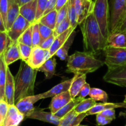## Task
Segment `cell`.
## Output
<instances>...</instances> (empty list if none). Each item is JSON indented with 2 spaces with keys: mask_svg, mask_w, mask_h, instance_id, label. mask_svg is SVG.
Instances as JSON below:
<instances>
[{
  "mask_svg": "<svg viewBox=\"0 0 126 126\" xmlns=\"http://www.w3.org/2000/svg\"><path fill=\"white\" fill-rule=\"evenodd\" d=\"M79 25L82 34L84 52L90 53L95 56L104 52L107 46L106 38L103 35L93 13Z\"/></svg>",
  "mask_w": 126,
  "mask_h": 126,
  "instance_id": "1",
  "label": "cell"
},
{
  "mask_svg": "<svg viewBox=\"0 0 126 126\" xmlns=\"http://www.w3.org/2000/svg\"><path fill=\"white\" fill-rule=\"evenodd\" d=\"M38 70L33 69L25 62L22 61L17 75L14 77V102L34 95V87Z\"/></svg>",
  "mask_w": 126,
  "mask_h": 126,
  "instance_id": "2",
  "label": "cell"
},
{
  "mask_svg": "<svg viewBox=\"0 0 126 126\" xmlns=\"http://www.w3.org/2000/svg\"><path fill=\"white\" fill-rule=\"evenodd\" d=\"M105 64L95 55L86 52H75L68 56L67 73L75 74H86L93 73Z\"/></svg>",
  "mask_w": 126,
  "mask_h": 126,
  "instance_id": "3",
  "label": "cell"
},
{
  "mask_svg": "<svg viewBox=\"0 0 126 126\" xmlns=\"http://www.w3.org/2000/svg\"><path fill=\"white\" fill-rule=\"evenodd\" d=\"M93 14L98 22L103 35L107 39L110 34V13L108 0H95Z\"/></svg>",
  "mask_w": 126,
  "mask_h": 126,
  "instance_id": "4",
  "label": "cell"
},
{
  "mask_svg": "<svg viewBox=\"0 0 126 126\" xmlns=\"http://www.w3.org/2000/svg\"><path fill=\"white\" fill-rule=\"evenodd\" d=\"M109 13L110 33H114L126 16V0H111Z\"/></svg>",
  "mask_w": 126,
  "mask_h": 126,
  "instance_id": "5",
  "label": "cell"
},
{
  "mask_svg": "<svg viewBox=\"0 0 126 126\" xmlns=\"http://www.w3.org/2000/svg\"><path fill=\"white\" fill-rule=\"evenodd\" d=\"M105 65L107 70L113 69L126 63V47L106 46L104 50Z\"/></svg>",
  "mask_w": 126,
  "mask_h": 126,
  "instance_id": "6",
  "label": "cell"
},
{
  "mask_svg": "<svg viewBox=\"0 0 126 126\" xmlns=\"http://www.w3.org/2000/svg\"><path fill=\"white\" fill-rule=\"evenodd\" d=\"M104 81L112 84L126 87V63L113 69H109L103 76Z\"/></svg>",
  "mask_w": 126,
  "mask_h": 126,
  "instance_id": "7",
  "label": "cell"
},
{
  "mask_svg": "<svg viewBox=\"0 0 126 126\" xmlns=\"http://www.w3.org/2000/svg\"><path fill=\"white\" fill-rule=\"evenodd\" d=\"M49 58L51 57L49 50H46L37 46L32 47L27 64L32 68L38 70Z\"/></svg>",
  "mask_w": 126,
  "mask_h": 126,
  "instance_id": "8",
  "label": "cell"
},
{
  "mask_svg": "<svg viewBox=\"0 0 126 126\" xmlns=\"http://www.w3.org/2000/svg\"><path fill=\"white\" fill-rule=\"evenodd\" d=\"M32 24L21 15H19L9 29L7 31L10 41H17L20 36Z\"/></svg>",
  "mask_w": 126,
  "mask_h": 126,
  "instance_id": "9",
  "label": "cell"
},
{
  "mask_svg": "<svg viewBox=\"0 0 126 126\" xmlns=\"http://www.w3.org/2000/svg\"><path fill=\"white\" fill-rule=\"evenodd\" d=\"M78 25H80L93 13L94 1L93 0H75Z\"/></svg>",
  "mask_w": 126,
  "mask_h": 126,
  "instance_id": "10",
  "label": "cell"
},
{
  "mask_svg": "<svg viewBox=\"0 0 126 126\" xmlns=\"http://www.w3.org/2000/svg\"><path fill=\"white\" fill-rule=\"evenodd\" d=\"M42 99H43L42 94L33 95L19 100L17 103H15V105L20 111V112L24 115L25 118L34 110L35 103Z\"/></svg>",
  "mask_w": 126,
  "mask_h": 126,
  "instance_id": "11",
  "label": "cell"
},
{
  "mask_svg": "<svg viewBox=\"0 0 126 126\" xmlns=\"http://www.w3.org/2000/svg\"><path fill=\"white\" fill-rule=\"evenodd\" d=\"M24 119V115L20 112L16 106L11 105L9 106L8 111L1 126H19Z\"/></svg>",
  "mask_w": 126,
  "mask_h": 126,
  "instance_id": "12",
  "label": "cell"
},
{
  "mask_svg": "<svg viewBox=\"0 0 126 126\" xmlns=\"http://www.w3.org/2000/svg\"><path fill=\"white\" fill-rule=\"evenodd\" d=\"M26 118L37 119L45 123H50L55 126H58L60 119L57 118L54 114L51 112H46L43 110L35 108Z\"/></svg>",
  "mask_w": 126,
  "mask_h": 126,
  "instance_id": "13",
  "label": "cell"
},
{
  "mask_svg": "<svg viewBox=\"0 0 126 126\" xmlns=\"http://www.w3.org/2000/svg\"><path fill=\"white\" fill-rule=\"evenodd\" d=\"M15 82L14 77L11 73L9 66L7 68L6 81L4 87V100L9 105H15Z\"/></svg>",
  "mask_w": 126,
  "mask_h": 126,
  "instance_id": "14",
  "label": "cell"
},
{
  "mask_svg": "<svg viewBox=\"0 0 126 126\" xmlns=\"http://www.w3.org/2000/svg\"><path fill=\"white\" fill-rule=\"evenodd\" d=\"M86 116V113L79 114L72 110L61 118L58 126H79Z\"/></svg>",
  "mask_w": 126,
  "mask_h": 126,
  "instance_id": "15",
  "label": "cell"
},
{
  "mask_svg": "<svg viewBox=\"0 0 126 126\" xmlns=\"http://www.w3.org/2000/svg\"><path fill=\"white\" fill-rule=\"evenodd\" d=\"M3 56L5 62L8 66L12 63L21 59L19 43L17 41H10L9 44L4 52Z\"/></svg>",
  "mask_w": 126,
  "mask_h": 126,
  "instance_id": "16",
  "label": "cell"
},
{
  "mask_svg": "<svg viewBox=\"0 0 126 126\" xmlns=\"http://www.w3.org/2000/svg\"><path fill=\"white\" fill-rule=\"evenodd\" d=\"M72 99V98L71 97L69 91H66V92L54 96L52 98L49 106L50 112L53 114H54L61 108L67 104Z\"/></svg>",
  "mask_w": 126,
  "mask_h": 126,
  "instance_id": "17",
  "label": "cell"
},
{
  "mask_svg": "<svg viewBox=\"0 0 126 126\" xmlns=\"http://www.w3.org/2000/svg\"><path fill=\"white\" fill-rule=\"evenodd\" d=\"M37 1L38 0H32L20 7V15L31 23L35 21Z\"/></svg>",
  "mask_w": 126,
  "mask_h": 126,
  "instance_id": "18",
  "label": "cell"
},
{
  "mask_svg": "<svg viewBox=\"0 0 126 126\" xmlns=\"http://www.w3.org/2000/svg\"><path fill=\"white\" fill-rule=\"evenodd\" d=\"M106 46L114 47H126V32L110 33L106 39Z\"/></svg>",
  "mask_w": 126,
  "mask_h": 126,
  "instance_id": "19",
  "label": "cell"
},
{
  "mask_svg": "<svg viewBox=\"0 0 126 126\" xmlns=\"http://www.w3.org/2000/svg\"><path fill=\"white\" fill-rule=\"evenodd\" d=\"M20 15V6L17 0H8L7 12V22L6 28L8 30L16 18Z\"/></svg>",
  "mask_w": 126,
  "mask_h": 126,
  "instance_id": "20",
  "label": "cell"
},
{
  "mask_svg": "<svg viewBox=\"0 0 126 126\" xmlns=\"http://www.w3.org/2000/svg\"><path fill=\"white\" fill-rule=\"evenodd\" d=\"M74 30L75 29L74 28L70 27L66 31L63 32V33L60 34L59 35L57 36L54 38V40L53 41V44L51 46L50 49H49V54H50L51 57H53V55H55L57 50L65 43V41L69 38L70 34L74 32Z\"/></svg>",
  "mask_w": 126,
  "mask_h": 126,
  "instance_id": "21",
  "label": "cell"
},
{
  "mask_svg": "<svg viewBox=\"0 0 126 126\" xmlns=\"http://www.w3.org/2000/svg\"><path fill=\"white\" fill-rule=\"evenodd\" d=\"M126 108V104L124 102H120V103H96L95 106L92 107L88 111L86 112V116L93 115L100 113L108 109H116V108Z\"/></svg>",
  "mask_w": 126,
  "mask_h": 126,
  "instance_id": "22",
  "label": "cell"
},
{
  "mask_svg": "<svg viewBox=\"0 0 126 126\" xmlns=\"http://www.w3.org/2000/svg\"><path fill=\"white\" fill-rule=\"evenodd\" d=\"M86 75L85 74H75L69 90L72 98H74L77 97L82 87L86 83Z\"/></svg>",
  "mask_w": 126,
  "mask_h": 126,
  "instance_id": "23",
  "label": "cell"
},
{
  "mask_svg": "<svg viewBox=\"0 0 126 126\" xmlns=\"http://www.w3.org/2000/svg\"><path fill=\"white\" fill-rule=\"evenodd\" d=\"M72 81V78L66 80L65 81H63V82L59 83V84L53 87V88H51L47 92L42 93V98L44 99V98H49V97H53L54 96L63 93V92L69 91Z\"/></svg>",
  "mask_w": 126,
  "mask_h": 126,
  "instance_id": "24",
  "label": "cell"
},
{
  "mask_svg": "<svg viewBox=\"0 0 126 126\" xmlns=\"http://www.w3.org/2000/svg\"><path fill=\"white\" fill-rule=\"evenodd\" d=\"M56 64V60L52 57L48 59L37 70L38 71L44 73L46 79H49L55 75Z\"/></svg>",
  "mask_w": 126,
  "mask_h": 126,
  "instance_id": "25",
  "label": "cell"
},
{
  "mask_svg": "<svg viewBox=\"0 0 126 126\" xmlns=\"http://www.w3.org/2000/svg\"><path fill=\"white\" fill-rule=\"evenodd\" d=\"M8 65L5 62L3 54L0 55V100L4 98V87Z\"/></svg>",
  "mask_w": 126,
  "mask_h": 126,
  "instance_id": "26",
  "label": "cell"
},
{
  "mask_svg": "<svg viewBox=\"0 0 126 126\" xmlns=\"http://www.w3.org/2000/svg\"><path fill=\"white\" fill-rule=\"evenodd\" d=\"M75 33L74 32L70 34V36L69 37L65 43L57 50L55 55L58 56L61 60H65L67 59L68 57V52H69V49L70 46L72 44L73 41H74V38H75Z\"/></svg>",
  "mask_w": 126,
  "mask_h": 126,
  "instance_id": "27",
  "label": "cell"
},
{
  "mask_svg": "<svg viewBox=\"0 0 126 126\" xmlns=\"http://www.w3.org/2000/svg\"><path fill=\"white\" fill-rule=\"evenodd\" d=\"M57 13H58V11L56 10H53L46 14L42 16L38 22L54 30L56 26Z\"/></svg>",
  "mask_w": 126,
  "mask_h": 126,
  "instance_id": "28",
  "label": "cell"
},
{
  "mask_svg": "<svg viewBox=\"0 0 126 126\" xmlns=\"http://www.w3.org/2000/svg\"><path fill=\"white\" fill-rule=\"evenodd\" d=\"M82 100H83L80 99V98H77V97L72 98L67 104H66L64 107H63V108H61L59 110H58V111H57L56 113H54V114L57 117V118L61 119V118H63L64 116H65L67 113H68L69 112H70V111L74 110V108Z\"/></svg>",
  "mask_w": 126,
  "mask_h": 126,
  "instance_id": "29",
  "label": "cell"
},
{
  "mask_svg": "<svg viewBox=\"0 0 126 126\" xmlns=\"http://www.w3.org/2000/svg\"><path fill=\"white\" fill-rule=\"evenodd\" d=\"M96 101L94 100L92 98H85L82 101L80 102L74 110L75 112L80 114V113H86V111L91 109L93 106H95L96 104Z\"/></svg>",
  "mask_w": 126,
  "mask_h": 126,
  "instance_id": "30",
  "label": "cell"
},
{
  "mask_svg": "<svg viewBox=\"0 0 126 126\" xmlns=\"http://www.w3.org/2000/svg\"><path fill=\"white\" fill-rule=\"evenodd\" d=\"M67 17L70 20L71 27L75 29L77 26L78 25V23L75 11V0H68Z\"/></svg>",
  "mask_w": 126,
  "mask_h": 126,
  "instance_id": "31",
  "label": "cell"
},
{
  "mask_svg": "<svg viewBox=\"0 0 126 126\" xmlns=\"http://www.w3.org/2000/svg\"><path fill=\"white\" fill-rule=\"evenodd\" d=\"M88 95L94 100L101 101L103 103L107 102L108 99V95L105 91L95 87L90 89Z\"/></svg>",
  "mask_w": 126,
  "mask_h": 126,
  "instance_id": "32",
  "label": "cell"
},
{
  "mask_svg": "<svg viewBox=\"0 0 126 126\" xmlns=\"http://www.w3.org/2000/svg\"><path fill=\"white\" fill-rule=\"evenodd\" d=\"M32 27L33 23L30 25V27L20 36L17 39L18 43L25 44V45L32 46Z\"/></svg>",
  "mask_w": 126,
  "mask_h": 126,
  "instance_id": "33",
  "label": "cell"
},
{
  "mask_svg": "<svg viewBox=\"0 0 126 126\" xmlns=\"http://www.w3.org/2000/svg\"><path fill=\"white\" fill-rule=\"evenodd\" d=\"M70 27H71V25H70V20L67 16V17L63 21H61L59 24L56 26L55 28L53 30V35L56 37L57 36L59 35L63 32L66 31Z\"/></svg>",
  "mask_w": 126,
  "mask_h": 126,
  "instance_id": "34",
  "label": "cell"
},
{
  "mask_svg": "<svg viewBox=\"0 0 126 126\" xmlns=\"http://www.w3.org/2000/svg\"><path fill=\"white\" fill-rule=\"evenodd\" d=\"M19 48L21 59L22 61L25 62L27 63L32 52V47L19 43Z\"/></svg>",
  "mask_w": 126,
  "mask_h": 126,
  "instance_id": "35",
  "label": "cell"
},
{
  "mask_svg": "<svg viewBox=\"0 0 126 126\" xmlns=\"http://www.w3.org/2000/svg\"><path fill=\"white\" fill-rule=\"evenodd\" d=\"M41 43V36L39 31L38 22L33 23L32 27V47L39 46Z\"/></svg>",
  "mask_w": 126,
  "mask_h": 126,
  "instance_id": "36",
  "label": "cell"
},
{
  "mask_svg": "<svg viewBox=\"0 0 126 126\" xmlns=\"http://www.w3.org/2000/svg\"><path fill=\"white\" fill-rule=\"evenodd\" d=\"M47 2H48V0H38L35 22H38L40 18L43 16L44 12H45Z\"/></svg>",
  "mask_w": 126,
  "mask_h": 126,
  "instance_id": "37",
  "label": "cell"
},
{
  "mask_svg": "<svg viewBox=\"0 0 126 126\" xmlns=\"http://www.w3.org/2000/svg\"><path fill=\"white\" fill-rule=\"evenodd\" d=\"M38 25H39V31L41 36V43H42L43 41L53 34V30L51 29L48 27L40 22H38Z\"/></svg>",
  "mask_w": 126,
  "mask_h": 126,
  "instance_id": "38",
  "label": "cell"
},
{
  "mask_svg": "<svg viewBox=\"0 0 126 126\" xmlns=\"http://www.w3.org/2000/svg\"><path fill=\"white\" fill-rule=\"evenodd\" d=\"M10 43L7 32H0V55L2 54Z\"/></svg>",
  "mask_w": 126,
  "mask_h": 126,
  "instance_id": "39",
  "label": "cell"
},
{
  "mask_svg": "<svg viewBox=\"0 0 126 126\" xmlns=\"http://www.w3.org/2000/svg\"><path fill=\"white\" fill-rule=\"evenodd\" d=\"M67 10H68V1L63 7H62L57 13V22L56 25L59 24L61 21H63L67 16Z\"/></svg>",
  "mask_w": 126,
  "mask_h": 126,
  "instance_id": "40",
  "label": "cell"
},
{
  "mask_svg": "<svg viewBox=\"0 0 126 126\" xmlns=\"http://www.w3.org/2000/svg\"><path fill=\"white\" fill-rule=\"evenodd\" d=\"M7 7H8V0H0V11H1L5 27L6 25V22H7Z\"/></svg>",
  "mask_w": 126,
  "mask_h": 126,
  "instance_id": "41",
  "label": "cell"
},
{
  "mask_svg": "<svg viewBox=\"0 0 126 126\" xmlns=\"http://www.w3.org/2000/svg\"><path fill=\"white\" fill-rule=\"evenodd\" d=\"M96 123H97V126H103L105 125H107V124H109L113 120L107 118V117L103 115L101 113H100L96 114Z\"/></svg>",
  "mask_w": 126,
  "mask_h": 126,
  "instance_id": "42",
  "label": "cell"
},
{
  "mask_svg": "<svg viewBox=\"0 0 126 126\" xmlns=\"http://www.w3.org/2000/svg\"><path fill=\"white\" fill-rule=\"evenodd\" d=\"M90 89H91V87H90V85H89L87 82H86V83L84 85V86L82 87L80 92H79V93L78 94V95H77L76 97H77V98H80V99H82V100L85 99V97L89 94Z\"/></svg>",
  "mask_w": 126,
  "mask_h": 126,
  "instance_id": "43",
  "label": "cell"
},
{
  "mask_svg": "<svg viewBox=\"0 0 126 126\" xmlns=\"http://www.w3.org/2000/svg\"><path fill=\"white\" fill-rule=\"evenodd\" d=\"M55 38L56 37L54 36L53 34L52 35H51L50 36L48 37L47 39H46L45 40L43 41L40 44L39 46L41 47L42 48H43V49H46V50H49V49H50L51 46H52V44H53V41H54V38Z\"/></svg>",
  "mask_w": 126,
  "mask_h": 126,
  "instance_id": "44",
  "label": "cell"
},
{
  "mask_svg": "<svg viewBox=\"0 0 126 126\" xmlns=\"http://www.w3.org/2000/svg\"><path fill=\"white\" fill-rule=\"evenodd\" d=\"M9 106V105L4 100H0V114L2 116L3 118H4L6 114H7Z\"/></svg>",
  "mask_w": 126,
  "mask_h": 126,
  "instance_id": "45",
  "label": "cell"
},
{
  "mask_svg": "<svg viewBox=\"0 0 126 126\" xmlns=\"http://www.w3.org/2000/svg\"><path fill=\"white\" fill-rule=\"evenodd\" d=\"M100 113H101L103 115L105 116L107 118L111 119L112 120H114V119H116V111H115L114 109L106 110L101 112Z\"/></svg>",
  "mask_w": 126,
  "mask_h": 126,
  "instance_id": "46",
  "label": "cell"
},
{
  "mask_svg": "<svg viewBox=\"0 0 126 126\" xmlns=\"http://www.w3.org/2000/svg\"><path fill=\"white\" fill-rule=\"evenodd\" d=\"M56 0H48V2L46 4V7L45 12H44L43 16L48 12H51L53 10L55 9V6H56Z\"/></svg>",
  "mask_w": 126,
  "mask_h": 126,
  "instance_id": "47",
  "label": "cell"
},
{
  "mask_svg": "<svg viewBox=\"0 0 126 126\" xmlns=\"http://www.w3.org/2000/svg\"><path fill=\"white\" fill-rule=\"evenodd\" d=\"M116 32H126V16H125L124 18L122 21L121 23L120 24L119 27H118Z\"/></svg>",
  "mask_w": 126,
  "mask_h": 126,
  "instance_id": "48",
  "label": "cell"
},
{
  "mask_svg": "<svg viewBox=\"0 0 126 126\" xmlns=\"http://www.w3.org/2000/svg\"><path fill=\"white\" fill-rule=\"evenodd\" d=\"M67 1L68 0H56L55 9L57 11H58L62 7H63L67 2Z\"/></svg>",
  "mask_w": 126,
  "mask_h": 126,
  "instance_id": "49",
  "label": "cell"
},
{
  "mask_svg": "<svg viewBox=\"0 0 126 126\" xmlns=\"http://www.w3.org/2000/svg\"><path fill=\"white\" fill-rule=\"evenodd\" d=\"M6 31L7 32L3 19H2V17H0V32H6Z\"/></svg>",
  "mask_w": 126,
  "mask_h": 126,
  "instance_id": "50",
  "label": "cell"
},
{
  "mask_svg": "<svg viewBox=\"0 0 126 126\" xmlns=\"http://www.w3.org/2000/svg\"><path fill=\"white\" fill-rule=\"evenodd\" d=\"M32 1V0H17V2L19 4V6L21 7V6H23V5L25 4L28 3L30 1Z\"/></svg>",
  "mask_w": 126,
  "mask_h": 126,
  "instance_id": "51",
  "label": "cell"
},
{
  "mask_svg": "<svg viewBox=\"0 0 126 126\" xmlns=\"http://www.w3.org/2000/svg\"><path fill=\"white\" fill-rule=\"evenodd\" d=\"M3 120H4V118H2V116L0 114V126H2V122H3Z\"/></svg>",
  "mask_w": 126,
  "mask_h": 126,
  "instance_id": "52",
  "label": "cell"
},
{
  "mask_svg": "<svg viewBox=\"0 0 126 126\" xmlns=\"http://www.w3.org/2000/svg\"><path fill=\"white\" fill-rule=\"evenodd\" d=\"M124 103L126 104V96H125V99H124Z\"/></svg>",
  "mask_w": 126,
  "mask_h": 126,
  "instance_id": "53",
  "label": "cell"
},
{
  "mask_svg": "<svg viewBox=\"0 0 126 126\" xmlns=\"http://www.w3.org/2000/svg\"><path fill=\"white\" fill-rule=\"evenodd\" d=\"M0 17H2V15H1V11H0Z\"/></svg>",
  "mask_w": 126,
  "mask_h": 126,
  "instance_id": "54",
  "label": "cell"
},
{
  "mask_svg": "<svg viewBox=\"0 0 126 126\" xmlns=\"http://www.w3.org/2000/svg\"><path fill=\"white\" fill-rule=\"evenodd\" d=\"M79 126H84V125H80H80H79Z\"/></svg>",
  "mask_w": 126,
  "mask_h": 126,
  "instance_id": "55",
  "label": "cell"
},
{
  "mask_svg": "<svg viewBox=\"0 0 126 126\" xmlns=\"http://www.w3.org/2000/svg\"></svg>",
  "mask_w": 126,
  "mask_h": 126,
  "instance_id": "56",
  "label": "cell"
}]
</instances>
